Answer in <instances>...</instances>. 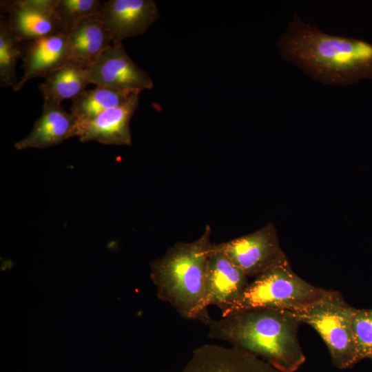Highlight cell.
Listing matches in <instances>:
<instances>
[{
  "instance_id": "cell-1",
  "label": "cell",
  "mask_w": 372,
  "mask_h": 372,
  "mask_svg": "<svg viewBox=\"0 0 372 372\" xmlns=\"http://www.w3.org/2000/svg\"><path fill=\"white\" fill-rule=\"evenodd\" d=\"M277 45L284 59L325 85H345L372 70V45L326 33L298 14Z\"/></svg>"
},
{
  "instance_id": "cell-2",
  "label": "cell",
  "mask_w": 372,
  "mask_h": 372,
  "mask_svg": "<svg viewBox=\"0 0 372 372\" xmlns=\"http://www.w3.org/2000/svg\"><path fill=\"white\" fill-rule=\"evenodd\" d=\"M302 323L290 311L253 308L210 318L207 336L255 355L283 372H294L304 362L298 340Z\"/></svg>"
},
{
  "instance_id": "cell-3",
  "label": "cell",
  "mask_w": 372,
  "mask_h": 372,
  "mask_svg": "<svg viewBox=\"0 0 372 372\" xmlns=\"http://www.w3.org/2000/svg\"><path fill=\"white\" fill-rule=\"evenodd\" d=\"M211 234L207 225L197 240L177 242L150 264L158 298L169 302L183 318L205 324L211 318L207 286Z\"/></svg>"
},
{
  "instance_id": "cell-4",
  "label": "cell",
  "mask_w": 372,
  "mask_h": 372,
  "mask_svg": "<svg viewBox=\"0 0 372 372\" xmlns=\"http://www.w3.org/2000/svg\"><path fill=\"white\" fill-rule=\"evenodd\" d=\"M329 291L301 278L287 262L255 277L227 315L260 307L293 311L315 303Z\"/></svg>"
},
{
  "instance_id": "cell-5",
  "label": "cell",
  "mask_w": 372,
  "mask_h": 372,
  "mask_svg": "<svg viewBox=\"0 0 372 372\" xmlns=\"http://www.w3.org/2000/svg\"><path fill=\"white\" fill-rule=\"evenodd\" d=\"M352 309L339 291L330 290L315 303L290 311L302 324L315 329L325 343L333 364L345 369L361 360L351 329Z\"/></svg>"
},
{
  "instance_id": "cell-6",
  "label": "cell",
  "mask_w": 372,
  "mask_h": 372,
  "mask_svg": "<svg viewBox=\"0 0 372 372\" xmlns=\"http://www.w3.org/2000/svg\"><path fill=\"white\" fill-rule=\"evenodd\" d=\"M212 247L225 254L248 277H256L289 262L271 223L253 233L227 242L213 243Z\"/></svg>"
},
{
  "instance_id": "cell-7",
  "label": "cell",
  "mask_w": 372,
  "mask_h": 372,
  "mask_svg": "<svg viewBox=\"0 0 372 372\" xmlns=\"http://www.w3.org/2000/svg\"><path fill=\"white\" fill-rule=\"evenodd\" d=\"M90 83L134 93L153 87L149 75L127 54L122 43L112 44L96 61L85 68Z\"/></svg>"
},
{
  "instance_id": "cell-8",
  "label": "cell",
  "mask_w": 372,
  "mask_h": 372,
  "mask_svg": "<svg viewBox=\"0 0 372 372\" xmlns=\"http://www.w3.org/2000/svg\"><path fill=\"white\" fill-rule=\"evenodd\" d=\"M57 0L1 1L6 24L21 42L30 41L61 32H68L55 12Z\"/></svg>"
},
{
  "instance_id": "cell-9",
  "label": "cell",
  "mask_w": 372,
  "mask_h": 372,
  "mask_svg": "<svg viewBox=\"0 0 372 372\" xmlns=\"http://www.w3.org/2000/svg\"><path fill=\"white\" fill-rule=\"evenodd\" d=\"M101 17L116 44L146 32L159 10L152 0H110L103 2Z\"/></svg>"
},
{
  "instance_id": "cell-10",
  "label": "cell",
  "mask_w": 372,
  "mask_h": 372,
  "mask_svg": "<svg viewBox=\"0 0 372 372\" xmlns=\"http://www.w3.org/2000/svg\"><path fill=\"white\" fill-rule=\"evenodd\" d=\"M181 372H283L263 359L236 347L204 344Z\"/></svg>"
},
{
  "instance_id": "cell-11",
  "label": "cell",
  "mask_w": 372,
  "mask_h": 372,
  "mask_svg": "<svg viewBox=\"0 0 372 372\" xmlns=\"http://www.w3.org/2000/svg\"><path fill=\"white\" fill-rule=\"evenodd\" d=\"M141 92H134L123 105L95 117L77 120V136L83 143L95 141L103 144L131 145L130 123L137 110Z\"/></svg>"
},
{
  "instance_id": "cell-12",
  "label": "cell",
  "mask_w": 372,
  "mask_h": 372,
  "mask_svg": "<svg viewBox=\"0 0 372 372\" xmlns=\"http://www.w3.org/2000/svg\"><path fill=\"white\" fill-rule=\"evenodd\" d=\"M248 284V276L225 254L211 245L207 273L209 305L218 307L221 316H225Z\"/></svg>"
},
{
  "instance_id": "cell-13",
  "label": "cell",
  "mask_w": 372,
  "mask_h": 372,
  "mask_svg": "<svg viewBox=\"0 0 372 372\" xmlns=\"http://www.w3.org/2000/svg\"><path fill=\"white\" fill-rule=\"evenodd\" d=\"M68 34L63 32L26 42L22 57L23 76L12 87L14 91H19L28 81L34 78H47L70 61Z\"/></svg>"
},
{
  "instance_id": "cell-14",
  "label": "cell",
  "mask_w": 372,
  "mask_h": 372,
  "mask_svg": "<svg viewBox=\"0 0 372 372\" xmlns=\"http://www.w3.org/2000/svg\"><path fill=\"white\" fill-rule=\"evenodd\" d=\"M77 136V119L66 112L60 103L44 100L43 112L30 134L14 144L22 150L28 148L43 149L59 145Z\"/></svg>"
},
{
  "instance_id": "cell-15",
  "label": "cell",
  "mask_w": 372,
  "mask_h": 372,
  "mask_svg": "<svg viewBox=\"0 0 372 372\" xmlns=\"http://www.w3.org/2000/svg\"><path fill=\"white\" fill-rule=\"evenodd\" d=\"M112 38L105 26L101 14L85 18L69 32L68 48L70 61L87 68L110 48Z\"/></svg>"
},
{
  "instance_id": "cell-16",
  "label": "cell",
  "mask_w": 372,
  "mask_h": 372,
  "mask_svg": "<svg viewBox=\"0 0 372 372\" xmlns=\"http://www.w3.org/2000/svg\"><path fill=\"white\" fill-rule=\"evenodd\" d=\"M90 83L85 68L70 61L45 78L39 89L44 100L61 103L65 99L78 97Z\"/></svg>"
},
{
  "instance_id": "cell-17",
  "label": "cell",
  "mask_w": 372,
  "mask_h": 372,
  "mask_svg": "<svg viewBox=\"0 0 372 372\" xmlns=\"http://www.w3.org/2000/svg\"><path fill=\"white\" fill-rule=\"evenodd\" d=\"M132 94L97 86L94 89L84 91L72 100L71 113L78 121H86L123 105Z\"/></svg>"
},
{
  "instance_id": "cell-18",
  "label": "cell",
  "mask_w": 372,
  "mask_h": 372,
  "mask_svg": "<svg viewBox=\"0 0 372 372\" xmlns=\"http://www.w3.org/2000/svg\"><path fill=\"white\" fill-rule=\"evenodd\" d=\"M23 47L8 28L5 19L0 20V85L1 87L14 86L18 81L16 66L23 57Z\"/></svg>"
},
{
  "instance_id": "cell-19",
  "label": "cell",
  "mask_w": 372,
  "mask_h": 372,
  "mask_svg": "<svg viewBox=\"0 0 372 372\" xmlns=\"http://www.w3.org/2000/svg\"><path fill=\"white\" fill-rule=\"evenodd\" d=\"M102 4L99 0H57L54 10L69 32L81 20L101 14Z\"/></svg>"
},
{
  "instance_id": "cell-20",
  "label": "cell",
  "mask_w": 372,
  "mask_h": 372,
  "mask_svg": "<svg viewBox=\"0 0 372 372\" xmlns=\"http://www.w3.org/2000/svg\"><path fill=\"white\" fill-rule=\"evenodd\" d=\"M351 324L360 360L367 358L372 361V309L353 307Z\"/></svg>"
}]
</instances>
